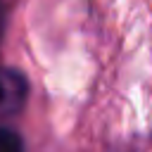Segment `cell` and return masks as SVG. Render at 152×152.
<instances>
[{"label": "cell", "mask_w": 152, "mask_h": 152, "mask_svg": "<svg viewBox=\"0 0 152 152\" xmlns=\"http://www.w3.org/2000/svg\"><path fill=\"white\" fill-rule=\"evenodd\" d=\"M0 152H21V140L17 133L0 128Z\"/></svg>", "instance_id": "1"}]
</instances>
